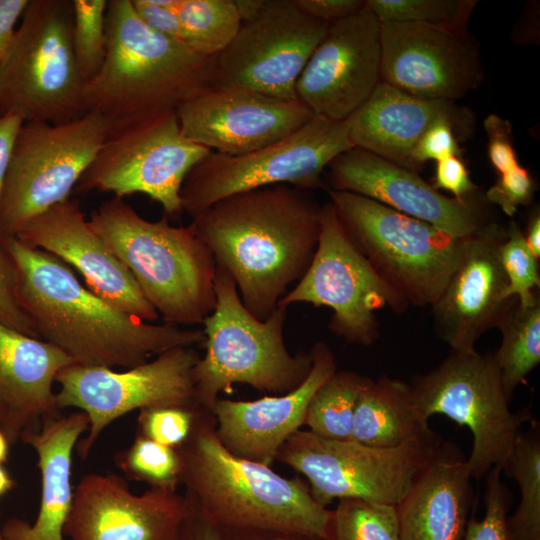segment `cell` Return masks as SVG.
I'll return each mask as SVG.
<instances>
[{"instance_id": "1", "label": "cell", "mask_w": 540, "mask_h": 540, "mask_svg": "<svg viewBox=\"0 0 540 540\" xmlns=\"http://www.w3.org/2000/svg\"><path fill=\"white\" fill-rule=\"evenodd\" d=\"M321 217L312 191L277 184L224 197L193 216L189 228L232 277L246 309L265 320L308 270Z\"/></svg>"}, {"instance_id": "2", "label": "cell", "mask_w": 540, "mask_h": 540, "mask_svg": "<svg viewBox=\"0 0 540 540\" xmlns=\"http://www.w3.org/2000/svg\"><path fill=\"white\" fill-rule=\"evenodd\" d=\"M1 241L16 267L18 303L39 339L75 364L128 369L175 347L203 345V330L154 325L125 314L83 285L54 255L15 236Z\"/></svg>"}, {"instance_id": "3", "label": "cell", "mask_w": 540, "mask_h": 540, "mask_svg": "<svg viewBox=\"0 0 540 540\" xmlns=\"http://www.w3.org/2000/svg\"><path fill=\"white\" fill-rule=\"evenodd\" d=\"M177 451L185 495L220 529L326 540L330 510L314 500L308 483L230 453L210 412L199 409L190 436Z\"/></svg>"}, {"instance_id": "4", "label": "cell", "mask_w": 540, "mask_h": 540, "mask_svg": "<svg viewBox=\"0 0 540 540\" xmlns=\"http://www.w3.org/2000/svg\"><path fill=\"white\" fill-rule=\"evenodd\" d=\"M106 35L105 59L86 83L85 103L105 117L110 131L176 111L212 83L216 56L153 31L131 0L108 1Z\"/></svg>"}, {"instance_id": "5", "label": "cell", "mask_w": 540, "mask_h": 540, "mask_svg": "<svg viewBox=\"0 0 540 540\" xmlns=\"http://www.w3.org/2000/svg\"><path fill=\"white\" fill-rule=\"evenodd\" d=\"M88 222L164 323L203 324L216 304V262L189 226H173L166 216L149 221L116 196L93 210Z\"/></svg>"}, {"instance_id": "6", "label": "cell", "mask_w": 540, "mask_h": 540, "mask_svg": "<svg viewBox=\"0 0 540 540\" xmlns=\"http://www.w3.org/2000/svg\"><path fill=\"white\" fill-rule=\"evenodd\" d=\"M216 304L204 320L205 355L194 368L195 403L210 412L223 392L247 384L259 392L286 394L297 388L312 368L310 352L291 354L283 329L287 307L277 306L265 320L243 305L232 277L216 265Z\"/></svg>"}, {"instance_id": "7", "label": "cell", "mask_w": 540, "mask_h": 540, "mask_svg": "<svg viewBox=\"0 0 540 540\" xmlns=\"http://www.w3.org/2000/svg\"><path fill=\"white\" fill-rule=\"evenodd\" d=\"M72 26L71 0H29L0 60V116L57 124L87 112Z\"/></svg>"}, {"instance_id": "8", "label": "cell", "mask_w": 540, "mask_h": 540, "mask_svg": "<svg viewBox=\"0 0 540 540\" xmlns=\"http://www.w3.org/2000/svg\"><path fill=\"white\" fill-rule=\"evenodd\" d=\"M346 235L409 305L431 306L463 256L467 238L367 197L326 190Z\"/></svg>"}, {"instance_id": "9", "label": "cell", "mask_w": 540, "mask_h": 540, "mask_svg": "<svg viewBox=\"0 0 540 540\" xmlns=\"http://www.w3.org/2000/svg\"><path fill=\"white\" fill-rule=\"evenodd\" d=\"M413 399L426 419L445 415L472 435L467 465L474 479L502 466L531 420L528 410L514 413L509 408L494 354L470 350H450L435 368L415 376L411 383Z\"/></svg>"}, {"instance_id": "10", "label": "cell", "mask_w": 540, "mask_h": 540, "mask_svg": "<svg viewBox=\"0 0 540 540\" xmlns=\"http://www.w3.org/2000/svg\"><path fill=\"white\" fill-rule=\"evenodd\" d=\"M109 132L108 121L94 111L57 124L23 122L0 198V238L15 236L29 220L68 200Z\"/></svg>"}, {"instance_id": "11", "label": "cell", "mask_w": 540, "mask_h": 540, "mask_svg": "<svg viewBox=\"0 0 540 540\" xmlns=\"http://www.w3.org/2000/svg\"><path fill=\"white\" fill-rule=\"evenodd\" d=\"M353 147L347 120L316 115L291 135L252 152L229 156L211 151L182 184V210L193 217L231 194L277 184L326 190L327 166Z\"/></svg>"}, {"instance_id": "12", "label": "cell", "mask_w": 540, "mask_h": 540, "mask_svg": "<svg viewBox=\"0 0 540 540\" xmlns=\"http://www.w3.org/2000/svg\"><path fill=\"white\" fill-rule=\"evenodd\" d=\"M442 442L439 437L381 448L354 440H328L299 430L281 446L276 460L307 479L312 497L322 507L336 499L396 506Z\"/></svg>"}, {"instance_id": "13", "label": "cell", "mask_w": 540, "mask_h": 540, "mask_svg": "<svg viewBox=\"0 0 540 540\" xmlns=\"http://www.w3.org/2000/svg\"><path fill=\"white\" fill-rule=\"evenodd\" d=\"M211 150L187 139L176 111L111 130L75 191L142 193L158 202L168 218L183 212L182 184L189 171Z\"/></svg>"}, {"instance_id": "14", "label": "cell", "mask_w": 540, "mask_h": 540, "mask_svg": "<svg viewBox=\"0 0 540 540\" xmlns=\"http://www.w3.org/2000/svg\"><path fill=\"white\" fill-rule=\"evenodd\" d=\"M296 303L329 307L328 329L361 346L379 338L376 311L389 308L402 314L410 306L350 241L330 201L322 205L320 237L308 270L277 306Z\"/></svg>"}, {"instance_id": "15", "label": "cell", "mask_w": 540, "mask_h": 540, "mask_svg": "<svg viewBox=\"0 0 540 540\" xmlns=\"http://www.w3.org/2000/svg\"><path fill=\"white\" fill-rule=\"evenodd\" d=\"M199 359L192 347H175L124 371L77 364L62 369L56 377L59 409L77 408L89 420L86 436L76 445L79 457L86 459L104 429L131 411L197 407L194 368Z\"/></svg>"}, {"instance_id": "16", "label": "cell", "mask_w": 540, "mask_h": 540, "mask_svg": "<svg viewBox=\"0 0 540 540\" xmlns=\"http://www.w3.org/2000/svg\"><path fill=\"white\" fill-rule=\"evenodd\" d=\"M329 25L304 13L294 0H267L262 12L243 22L233 41L215 57L211 85L297 100L298 78Z\"/></svg>"}, {"instance_id": "17", "label": "cell", "mask_w": 540, "mask_h": 540, "mask_svg": "<svg viewBox=\"0 0 540 540\" xmlns=\"http://www.w3.org/2000/svg\"><path fill=\"white\" fill-rule=\"evenodd\" d=\"M323 179L326 190L367 197L458 238H467L496 219L480 190L462 199L448 197L419 173L357 147L336 156Z\"/></svg>"}, {"instance_id": "18", "label": "cell", "mask_w": 540, "mask_h": 540, "mask_svg": "<svg viewBox=\"0 0 540 540\" xmlns=\"http://www.w3.org/2000/svg\"><path fill=\"white\" fill-rule=\"evenodd\" d=\"M380 81L414 96L455 102L484 79L468 32L423 23H381Z\"/></svg>"}, {"instance_id": "19", "label": "cell", "mask_w": 540, "mask_h": 540, "mask_svg": "<svg viewBox=\"0 0 540 540\" xmlns=\"http://www.w3.org/2000/svg\"><path fill=\"white\" fill-rule=\"evenodd\" d=\"M176 113L187 139L229 156L275 143L316 116L299 100H281L225 85L207 86Z\"/></svg>"}, {"instance_id": "20", "label": "cell", "mask_w": 540, "mask_h": 540, "mask_svg": "<svg viewBox=\"0 0 540 540\" xmlns=\"http://www.w3.org/2000/svg\"><path fill=\"white\" fill-rule=\"evenodd\" d=\"M380 26L366 4L330 23L298 78L297 100L315 115L346 120L380 82Z\"/></svg>"}, {"instance_id": "21", "label": "cell", "mask_w": 540, "mask_h": 540, "mask_svg": "<svg viewBox=\"0 0 540 540\" xmlns=\"http://www.w3.org/2000/svg\"><path fill=\"white\" fill-rule=\"evenodd\" d=\"M507 226L490 221L466 240L461 261L430 306L434 330L450 350H470L487 331L499 329L516 307L507 298L500 247Z\"/></svg>"}, {"instance_id": "22", "label": "cell", "mask_w": 540, "mask_h": 540, "mask_svg": "<svg viewBox=\"0 0 540 540\" xmlns=\"http://www.w3.org/2000/svg\"><path fill=\"white\" fill-rule=\"evenodd\" d=\"M188 500L177 489L131 493L116 474L90 473L73 493L64 526L71 540H180Z\"/></svg>"}, {"instance_id": "23", "label": "cell", "mask_w": 540, "mask_h": 540, "mask_svg": "<svg viewBox=\"0 0 540 540\" xmlns=\"http://www.w3.org/2000/svg\"><path fill=\"white\" fill-rule=\"evenodd\" d=\"M15 237L73 267L88 289L121 312L145 322L159 318L127 268L91 228L78 200L52 206Z\"/></svg>"}, {"instance_id": "24", "label": "cell", "mask_w": 540, "mask_h": 540, "mask_svg": "<svg viewBox=\"0 0 540 540\" xmlns=\"http://www.w3.org/2000/svg\"><path fill=\"white\" fill-rule=\"evenodd\" d=\"M312 368L294 390L253 401L218 398L210 413L217 436L233 455L271 466L281 446L304 425L317 389L337 371L330 347L317 341L310 350Z\"/></svg>"}, {"instance_id": "25", "label": "cell", "mask_w": 540, "mask_h": 540, "mask_svg": "<svg viewBox=\"0 0 540 540\" xmlns=\"http://www.w3.org/2000/svg\"><path fill=\"white\" fill-rule=\"evenodd\" d=\"M346 120L354 147L417 173L412 151L433 124L450 121L464 137L473 125L472 113L455 102L420 98L381 81Z\"/></svg>"}, {"instance_id": "26", "label": "cell", "mask_w": 540, "mask_h": 540, "mask_svg": "<svg viewBox=\"0 0 540 540\" xmlns=\"http://www.w3.org/2000/svg\"><path fill=\"white\" fill-rule=\"evenodd\" d=\"M73 364L55 345L0 322V430L10 444L61 415L53 385Z\"/></svg>"}, {"instance_id": "27", "label": "cell", "mask_w": 540, "mask_h": 540, "mask_svg": "<svg viewBox=\"0 0 540 540\" xmlns=\"http://www.w3.org/2000/svg\"><path fill=\"white\" fill-rule=\"evenodd\" d=\"M471 479L461 450L442 442L395 506L400 540H463L473 499Z\"/></svg>"}, {"instance_id": "28", "label": "cell", "mask_w": 540, "mask_h": 540, "mask_svg": "<svg viewBox=\"0 0 540 540\" xmlns=\"http://www.w3.org/2000/svg\"><path fill=\"white\" fill-rule=\"evenodd\" d=\"M89 420L82 412L60 415L22 441L36 452L41 475V498L33 524L11 518L2 528L7 540H63L74 489L71 484L72 457Z\"/></svg>"}, {"instance_id": "29", "label": "cell", "mask_w": 540, "mask_h": 540, "mask_svg": "<svg viewBox=\"0 0 540 540\" xmlns=\"http://www.w3.org/2000/svg\"><path fill=\"white\" fill-rule=\"evenodd\" d=\"M439 437L418 411L409 383L382 375L363 390L355 409L351 440L390 448Z\"/></svg>"}, {"instance_id": "30", "label": "cell", "mask_w": 540, "mask_h": 540, "mask_svg": "<svg viewBox=\"0 0 540 540\" xmlns=\"http://www.w3.org/2000/svg\"><path fill=\"white\" fill-rule=\"evenodd\" d=\"M501 344L493 353L509 402L518 386L540 362V298L531 305L517 303L499 328Z\"/></svg>"}, {"instance_id": "31", "label": "cell", "mask_w": 540, "mask_h": 540, "mask_svg": "<svg viewBox=\"0 0 540 540\" xmlns=\"http://www.w3.org/2000/svg\"><path fill=\"white\" fill-rule=\"evenodd\" d=\"M514 479L520 489V502L508 516L514 540H540V432L532 422L522 432L508 454L502 471Z\"/></svg>"}, {"instance_id": "32", "label": "cell", "mask_w": 540, "mask_h": 540, "mask_svg": "<svg viewBox=\"0 0 540 540\" xmlns=\"http://www.w3.org/2000/svg\"><path fill=\"white\" fill-rule=\"evenodd\" d=\"M372 379L352 371H336L313 395L304 425L328 440H351L358 400Z\"/></svg>"}, {"instance_id": "33", "label": "cell", "mask_w": 540, "mask_h": 540, "mask_svg": "<svg viewBox=\"0 0 540 540\" xmlns=\"http://www.w3.org/2000/svg\"><path fill=\"white\" fill-rule=\"evenodd\" d=\"M174 10L197 53L214 57L235 38L242 25L234 0H177Z\"/></svg>"}, {"instance_id": "34", "label": "cell", "mask_w": 540, "mask_h": 540, "mask_svg": "<svg viewBox=\"0 0 540 540\" xmlns=\"http://www.w3.org/2000/svg\"><path fill=\"white\" fill-rule=\"evenodd\" d=\"M326 540H400L396 508L342 499L330 510Z\"/></svg>"}, {"instance_id": "35", "label": "cell", "mask_w": 540, "mask_h": 540, "mask_svg": "<svg viewBox=\"0 0 540 540\" xmlns=\"http://www.w3.org/2000/svg\"><path fill=\"white\" fill-rule=\"evenodd\" d=\"M380 23H423L467 32L474 0H367Z\"/></svg>"}, {"instance_id": "36", "label": "cell", "mask_w": 540, "mask_h": 540, "mask_svg": "<svg viewBox=\"0 0 540 540\" xmlns=\"http://www.w3.org/2000/svg\"><path fill=\"white\" fill-rule=\"evenodd\" d=\"M115 464L126 478L150 487L177 489L181 460L177 449L138 436L115 455Z\"/></svg>"}, {"instance_id": "37", "label": "cell", "mask_w": 540, "mask_h": 540, "mask_svg": "<svg viewBox=\"0 0 540 540\" xmlns=\"http://www.w3.org/2000/svg\"><path fill=\"white\" fill-rule=\"evenodd\" d=\"M72 46L80 73L87 83L100 70L106 55V0H71Z\"/></svg>"}, {"instance_id": "38", "label": "cell", "mask_w": 540, "mask_h": 540, "mask_svg": "<svg viewBox=\"0 0 540 540\" xmlns=\"http://www.w3.org/2000/svg\"><path fill=\"white\" fill-rule=\"evenodd\" d=\"M500 261L507 278L506 297H516L521 306L531 305L539 297L535 293L540 286L539 261L528 248L523 231L513 219L500 247Z\"/></svg>"}, {"instance_id": "39", "label": "cell", "mask_w": 540, "mask_h": 540, "mask_svg": "<svg viewBox=\"0 0 540 540\" xmlns=\"http://www.w3.org/2000/svg\"><path fill=\"white\" fill-rule=\"evenodd\" d=\"M501 472V467L495 466L486 474L484 516L468 520L463 540H514L508 527L512 496L501 480Z\"/></svg>"}, {"instance_id": "40", "label": "cell", "mask_w": 540, "mask_h": 540, "mask_svg": "<svg viewBox=\"0 0 540 540\" xmlns=\"http://www.w3.org/2000/svg\"><path fill=\"white\" fill-rule=\"evenodd\" d=\"M198 407L157 406L139 411L137 435L177 449L190 436Z\"/></svg>"}, {"instance_id": "41", "label": "cell", "mask_w": 540, "mask_h": 540, "mask_svg": "<svg viewBox=\"0 0 540 540\" xmlns=\"http://www.w3.org/2000/svg\"><path fill=\"white\" fill-rule=\"evenodd\" d=\"M0 322L20 333L39 338L32 322L18 303L16 267L1 239Z\"/></svg>"}, {"instance_id": "42", "label": "cell", "mask_w": 540, "mask_h": 540, "mask_svg": "<svg viewBox=\"0 0 540 540\" xmlns=\"http://www.w3.org/2000/svg\"><path fill=\"white\" fill-rule=\"evenodd\" d=\"M534 183L527 169L520 165L498 175L496 182L484 193L486 201L498 206L508 217H513L518 208L531 202Z\"/></svg>"}, {"instance_id": "43", "label": "cell", "mask_w": 540, "mask_h": 540, "mask_svg": "<svg viewBox=\"0 0 540 540\" xmlns=\"http://www.w3.org/2000/svg\"><path fill=\"white\" fill-rule=\"evenodd\" d=\"M457 127L450 121L440 120L433 124L421 137L412 151L413 162L422 170L425 162L438 161L451 155H458L460 147Z\"/></svg>"}, {"instance_id": "44", "label": "cell", "mask_w": 540, "mask_h": 540, "mask_svg": "<svg viewBox=\"0 0 540 540\" xmlns=\"http://www.w3.org/2000/svg\"><path fill=\"white\" fill-rule=\"evenodd\" d=\"M484 129L488 139L489 160L497 174L500 175L518 167L510 121L496 114H490L484 120Z\"/></svg>"}, {"instance_id": "45", "label": "cell", "mask_w": 540, "mask_h": 540, "mask_svg": "<svg viewBox=\"0 0 540 540\" xmlns=\"http://www.w3.org/2000/svg\"><path fill=\"white\" fill-rule=\"evenodd\" d=\"M131 1L138 17L150 29L191 48L190 37L174 7L161 6L153 0Z\"/></svg>"}, {"instance_id": "46", "label": "cell", "mask_w": 540, "mask_h": 540, "mask_svg": "<svg viewBox=\"0 0 540 540\" xmlns=\"http://www.w3.org/2000/svg\"><path fill=\"white\" fill-rule=\"evenodd\" d=\"M451 192L455 198L468 197L480 189L471 180L466 165L458 155H451L436 161L434 183L432 185Z\"/></svg>"}, {"instance_id": "47", "label": "cell", "mask_w": 540, "mask_h": 540, "mask_svg": "<svg viewBox=\"0 0 540 540\" xmlns=\"http://www.w3.org/2000/svg\"><path fill=\"white\" fill-rule=\"evenodd\" d=\"M297 7L307 15L332 23L362 10L364 0H294Z\"/></svg>"}, {"instance_id": "48", "label": "cell", "mask_w": 540, "mask_h": 540, "mask_svg": "<svg viewBox=\"0 0 540 540\" xmlns=\"http://www.w3.org/2000/svg\"><path fill=\"white\" fill-rule=\"evenodd\" d=\"M186 498L188 511L182 525L180 540H228L225 533L208 520L190 498L187 496Z\"/></svg>"}, {"instance_id": "49", "label": "cell", "mask_w": 540, "mask_h": 540, "mask_svg": "<svg viewBox=\"0 0 540 540\" xmlns=\"http://www.w3.org/2000/svg\"><path fill=\"white\" fill-rule=\"evenodd\" d=\"M29 0H0V60L7 52Z\"/></svg>"}, {"instance_id": "50", "label": "cell", "mask_w": 540, "mask_h": 540, "mask_svg": "<svg viewBox=\"0 0 540 540\" xmlns=\"http://www.w3.org/2000/svg\"><path fill=\"white\" fill-rule=\"evenodd\" d=\"M22 123L14 114L0 116V198L14 139Z\"/></svg>"}, {"instance_id": "51", "label": "cell", "mask_w": 540, "mask_h": 540, "mask_svg": "<svg viewBox=\"0 0 540 540\" xmlns=\"http://www.w3.org/2000/svg\"><path fill=\"white\" fill-rule=\"evenodd\" d=\"M222 530V529H221ZM228 540H316L305 536L255 531H224Z\"/></svg>"}, {"instance_id": "52", "label": "cell", "mask_w": 540, "mask_h": 540, "mask_svg": "<svg viewBox=\"0 0 540 540\" xmlns=\"http://www.w3.org/2000/svg\"><path fill=\"white\" fill-rule=\"evenodd\" d=\"M525 242L534 255V257L540 260V211L538 207H535L530 214L526 232L524 233Z\"/></svg>"}, {"instance_id": "53", "label": "cell", "mask_w": 540, "mask_h": 540, "mask_svg": "<svg viewBox=\"0 0 540 540\" xmlns=\"http://www.w3.org/2000/svg\"><path fill=\"white\" fill-rule=\"evenodd\" d=\"M267 0H234L242 23L256 18L264 9Z\"/></svg>"}, {"instance_id": "54", "label": "cell", "mask_w": 540, "mask_h": 540, "mask_svg": "<svg viewBox=\"0 0 540 540\" xmlns=\"http://www.w3.org/2000/svg\"><path fill=\"white\" fill-rule=\"evenodd\" d=\"M13 487L14 480L6 469L0 465V498L8 493Z\"/></svg>"}, {"instance_id": "55", "label": "cell", "mask_w": 540, "mask_h": 540, "mask_svg": "<svg viewBox=\"0 0 540 540\" xmlns=\"http://www.w3.org/2000/svg\"><path fill=\"white\" fill-rule=\"evenodd\" d=\"M9 442L4 435V433L0 430V465L4 463L8 456V448H9Z\"/></svg>"}, {"instance_id": "56", "label": "cell", "mask_w": 540, "mask_h": 540, "mask_svg": "<svg viewBox=\"0 0 540 540\" xmlns=\"http://www.w3.org/2000/svg\"><path fill=\"white\" fill-rule=\"evenodd\" d=\"M0 540H7V539L4 537L3 533H2V528H1V527H0Z\"/></svg>"}]
</instances>
